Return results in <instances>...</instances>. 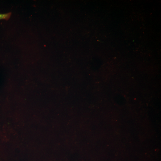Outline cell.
I'll use <instances>...</instances> for the list:
<instances>
[{
  "mask_svg": "<svg viewBox=\"0 0 161 161\" xmlns=\"http://www.w3.org/2000/svg\"><path fill=\"white\" fill-rule=\"evenodd\" d=\"M11 15V13L5 14H0V19H4L7 20L10 17Z\"/></svg>",
  "mask_w": 161,
  "mask_h": 161,
  "instance_id": "cell-1",
  "label": "cell"
}]
</instances>
